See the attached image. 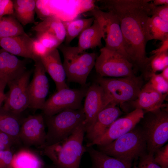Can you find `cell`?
<instances>
[{"label": "cell", "mask_w": 168, "mask_h": 168, "mask_svg": "<svg viewBox=\"0 0 168 168\" xmlns=\"http://www.w3.org/2000/svg\"><path fill=\"white\" fill-rule=\"evenodd\" d=\"M150 0L98 1L104 9L115 15L119 22L124 48L134 68L143 71L148 58L146 47L150 39L147 21L151 16Z\"/></svg>", "instance_id": "obj_1"}, {"label": "cell", "mask_w": 168, "mask_h": 168, "mask_svg": "<svg viewBox=\"0 0 168 168\" xmlns=\"http://www.w3.org/2000/svg\"><path fill=\"white\" fill-rule=\"evenodd\" d=\"M84 122L66 138L41 147L44 155L57 168H79L82 156L86 152L83 144L86 133Z\"/></svg>", "instance_id": "obj_2"}, {"label": "cell", "mask_w": 168, "mask_h": 168, "mask_svg": "<svg viewBox=\"0 0 168 168\" xmlns=\"http://www.w3.org/2000/svg\"><path fill=\"white\" fill-rule=\"evenodd\" d=\"M98 147V150L108 156L131 162L147 153L142 130L136 126L111 143Z\"/></svg>", "instance_id": "obj_3"}, {"label": "cell", "mask_w": 168, "mask_h": 168, "mask_svg": "<svg viewBox=\"0 0 168 168\" xmlns=\"http://www.w3.org/2000/svg\"><path fill=\"white\" fill-rule=\"evenodd\" d=\"M58 48L63 55V64L68 80L85 86L87 77L95 66L96 54L81 51L77 46L61 44Z\"/></svg>", "instance_id": "obj_4"}, {"label": "cell", "mask_w": 168, "mask_h": 168, "mask_svg": "<svg viewBox=\"0 0 168 168\" xmlns=\"http://www.w3.org/2000/svg\"><path fill=\"white\" fill-rule=\"evenodd\" d=\"M44 116L47 128L44 146L54 144L67 138L85 118L83 107L78 110L66 109L53 116Z\"/></svg>", "instance_id": "obj_5"}, {"label": "cell", "mask_w": 168, "mask_h": 168, "mask_svg": "<svg viewBox=\"0 0 168 168\" xmlns=\"http://www.w3.org/2000/svg\"><path fill=\"white\" fill-rule=\"evenodd\" d=\"M96 81L103 89L110 104L116 106L136 100L143 84L142 76L117 78L99 77Z\"/></svg>", "instance_id": "obj_6"}, {"label": "cell", "mask_w": 168, "mask_h": 168, "mask_svg": "<svg viewBox=\"0 0 168 168\" xmlns=\"http://www.w3.org/2000/svg\"><path fill=\"white\" fill-rule=\"evenodd\" d=\"M163 108L146 112L141 120L147 152L153 154L168 140V113Z\"/></svg>", "instance_id": "obj_7"}, {"label": "cell", "mask_w": 168, "mask_h": 168, "mask_svg": "<svg viewBox=\"0 0 168 168\" xmlns=\"http://www.w3.org/2000/svg\"><path fill=\"white\" fill-rule=\"evenodd\" d=\"M95 67L99 77H122L135 76L133 64L126 58L105 47L100 49Z\"/></svg>", "instance_id": "obj_8"}, {"label": "cell", "mask_w": 168, "mask_h": 168, "mask_svg": "<svg viewBox=\"0 0 168 168\" xmlns=\"http://www.w3.org/2000/svg\"><path fill=\"white\" fill-rule=\"evenodd\" d=\"M90 14L100 26L102 38L105 42V47L116 52L128 60L124 48L119 22L116 16L111 12H104L95 7L90 11Z\"/></svg>", "instance_id": "obj_9"}, {"label": "cell", "mask_w": 168, "mask_h": 168, "mask_svg": "<svg viewBox=\"0 0 168 168\" xmlns=\"http://www.w3.org/2000/svg\"><path fill=\"white\" fill-rule=\"evenodd\" d=\"M87 88L84 86L80 89L68 88L57 91L45 101L41 110L43 115L50 116L66 109L81 108Z\"/></svg>", "instance_id": "obj_10"}, {"label": "cell", "mask_w": 168, "mask_h": 168, "mask_svg": "<svg viewBox=\"0 0 168 168\" xmlns=\"http://www.w3.org/2000/svg\"><path fill=\"white\" fill-rule=\"evenodd\" d=\"M32 70H27L21 76L7 84L9 90L5 94L2 108L15 115L21 114L29 108L30 100L28 85Z\"/></svg>", "instance_id": "obj_11"}, {"label": "cell", "mask_w": 168, "mask_h": 168, "mask_svg": "<svg viewBox=\"0 0 168 168\" xmlns=\"http://www.w3.org/2000/svg\"><path fill=\"white\" fill-rule=\"evenodd\" d=\"M144 113L143 110L136 109L124 117L118 118L102 135L88 142L86 147L102 146L111 143L134 128L143 118Z\"/></svg>", "instance_id": "obj_12"}, {"label": "cell", "mask_w": 168, "mask_h": 168, "mask_svg": "<svg viewBox=\"0 0 168 168\" xmlns=\"http://www.w3.org/2000/svg\"><path fill=\"white\" fill-rule=\"evenodd\" d=\"M85 97L83 109L86 133L91 129L98 113L110 103L103 88L97 83L88 87Z\"/></svg>", "instance_id": "obj_13"}, {"label": "cell", "mask_w": 168, "mask_h": 168, "mask_svg": "<svg viewBox=\"0 0 168 168\" xmlns=\"http://www.w3.org/2000/svg\"><path fill=\"white\" fill-rule=\"evenodd\" d=\"M43 115H30L22 121L19 138L26 147L32 146L42 147L45 145L46 133Z\"/></svg>", "instance_id": "obj_14"}, {"label": "cell", "mask_w": 168, "mask_h": 168, "mask_svg": "<svg viewBox=\"0 0 168 168\" xmlns=\"http://www.w3.org/2000/svg\"><path fill=\"white\" fill-rule=\"evenodd\" d=\"M33 77L28 85L30 103L29 108L41 110L49 89V83L40 58L34 61Z\"/></svg>", "instance_id": "obj_15"}, {"label": "cell", "mask_w": 168, "mask_h": 168, "mask_svg": "<svg viewBox=\"0 0 168 168\" xmlns=\"http://www.w3.org/2000/svg\"><path fill=\"white\" fill-rule=\"evenodd\" d=\"M46 72L55 82L57 91L69 88L66 82V74L57 48L49 51L40 58Z\"/></svg>", "instance_id": "obj_16"}, {"label": "cell", "mask_w": 168, "mask_h": 168, "mask_svg": "<svg viewBox=\"0 0 168 168\" xmlns=\"http://www.w3.org/2000/svg\"><path fill=\"white\" fill-rule=\"evenodd\" d=\"M26 62L2 49H0V78L7 84L26 71Z\"/></svg>", "instance_id": "obj_17"}, {"label": "cell", "mask_w": 168, "mask_h": 168, "mask_svg": "<svg viewBox=\"0 0 168 168\" xmlns=\"http://www.w3.org/2000/svg\"><path fill=\"white\" fill-rule=\"evenodd\" d=\"M122 111L116 105L109 104L97 116L86 138L90 142L102 135L111 124L122 114Z\"/></svg>", "instance_id": "obj_18"}, {"label": "cell", "mask_w": 168, "mask_h": 168, "mask_svg": "<svg viewBox=\"0 0 168 168\" xmlns=\"http://www.w3.org/2000/svg\"><path fill=\"white\" fill-rule=\"evenodd\" d=\"M34 39L26 34L8 37H0V46L2 49L15 56L32 59H39L33 54L32 48Z\"/></svg>", "instance_id": "obj_19"}, {"label": "cell", "mask_w": 168, "mask_h": 168, "mask_svg": "<svg viewBox=\"0 0 168 168\" xmlns=\"http://www.w3.org/2000/svg\"><path fill=\"white\" fill-rule=\"evenodd\" d=\"M167 95L157 91L148 82L142 86L137 99L132 101V106L134 109L152 111L164 106L163 103Z\"/></svg>", "instance_id": "obj_20"}, {"label": "cell", "mask_w": 168, "mask_h": 168, "mask_svg": "<svg viewBox=\"0 0 168 168\" xmlns=\"http://www.w3.org/2000/svg\"><path fill=\"white\" fill-rule=\"evenodd\" d=\"M86 147L91 159V168H131V162L108 156L92 146Z\"/></svg>", "instance_id": "obj_21"}, {"label": "cell", "mask_w": 168, "mask_h": 168, "mask_svg": "<svg viewBox=\"0 0 168 168\" xmlns=\"http://www.w3.org/2000/svg\"><path fill=\"white\" fill-rule=\"evenodd\" d=\"M102 32L100 26L95 19L92 24L79 35L78 47L80 50L86 51L102 45Z\"/></svg>", "instance_id": "obj_22"}, {"label": "cell", "mask_w": 168, "mask_h": 168, "mask_svg": "<svg viewBox=\"0 0 168 168\" xmlns=\"http://www.w3.org/2000/svg\"><path fill=\"white\" fill-rule=\"evenodd\" d=\"M37 32H46L56 36L62 43L65 39L66 32L63 20L57 15L46 18L31 28Z\"/></svg>", "instance_id": "obj_23"}, {"label": "cell", "mask_w": 168, "mask_h": 168, "mask_svg": "<svg viewBox=\"0 0 168 168\" xmlns=\"http://www.w3.org/2000/svg\"><path fill=\"white\" fill-rule=\"evenodd\" d=\"M13 15L22 25H26L35 22V0L12 1Z\"/></svg>", "instance_id": "obj_24"}, {"label": "cell", "mask_w": 168, "mask_h": 168, "mask_svg": "<svg viewBox=\"0 0 168 168\" xmlns=\"http://www.w3.org/2000/svg\"><path fill=\"white\" fill-rule=\"evenodd\" d=\"M19 117L5 110L2 107L0 108V130L11 136L17 143L21 142Z\"/></svg>", "instance_id": "obj_25"}, {"label": "cell", "mask_w": 168, "mask_h": 168, "mask_svg": "<svg viewBox=\"0 0 168 168\" xmlns=\"http://www.w3.org/2000/svg\"><path fill=\"white\" fill-rule=\"evenodd\" d=\"M95 18L77 19L69 21H63L66 32L65 44H69L76 37L90 27L93 23Z\"/></svg>", "instance_id": "obj_26"}, {"label": "cell", "mask_w": 168, "mask_h": 168, "mask_svg": "<svg viewBox=\"0 0 168 168\" xmlns=\"http://www.w3.org/2000/svg\"><path fill=\"white\" fill-rule=\"evenodd\" d=\"M147 29L150 40H158L162 42L168 39V22L156 16L148 17Z\"/></svg>", "instance_id": "obj_27"}, {"label": "cell", "mask_w": 168, "mask_h": 168, "mask_svg": "<svg viewBox=\"0 0 168 168\" xmlns=\"http://www.w3.org/2000/svg\"><path fill=\"white\" fill-rule=\"evenodd\" d=\"M22 25L13 15L0 18V37H8L24 35Z\"/></svg>", "instance_id": "obj_28"}, {"label": "cell", "mask_w": 168, "mask_h": 168, "mask_svg": "<svg viewBox=\"0 0 168 168\" xmlns=\"http://www.w3.org/2000/svg\"><path fill=\"white\" fill-rule=\"evenodd\" d=\"M167 67H168V51L153 55L148 58L145 69L142 73L144 77L148 79L152 74L162 71Z\"/></svg>", "instance_id": "obj_29"}, {"label": "cell", "mask_w": 168, "mask_h": 168, "mask_svg": "<svg viewBox=\"0 0 168 168\" xmlns=\"http://www.w3.org/2000/svg\"><path fill=\"white\" fill-rule=\"evenodd\" d=\"M36 39L49 50L57 48L62 44L56 36L49 33H36Z\"/></svg>", "instance_id": "obj_30"}, {"label": "cell", "mask_w": 168, "mask_h": 168, "mask_svg": "<svg viewBox=\"0 0 168 168\" xmlns=\"http://www.w3.org/2000/svg\"><path fill=\"white\" fill-rule=\"evenodd\" d=\"M148 79V82L154 89L162 94H168V81L164 79L160 74H153Z\"/></svg>", "instance_id": "obj_31"}, {"label": "cell", "mask_w": 168, "mask_h": 168, "mask_svg": "<svg viewBox=\"0 0 168 168\" xmlns=\"http://www.w3.org/2000/svg\"><path fill=\"white\" fill-rule=\"evenodd\" d=\"M35 12L42 20L48 17L56 15L50 7L48 2L44 0H35Z\"/></svg>", "instance_id": "obj_32"}, {"label": "cell", "mask_w": 168, "mask_h": 168, "mask_svg": "<svg viewBox=\"0 0 168 168\" xmlns=\"http://www.w3.org/2000/svg\"><path fill=\"white\" fill-rule=\"evenodd\" d=\"M155 161L161 168H168V144L157 150L154 154Z\"/></svg>", "instance_id": "obj_33"}, {"label": "cell", "mask_w": 168, "mask_h": 168, "mask_svg": "<svg viewBox=\"0 0 168 168\" xmlns=\"http://www.w3.org/2000/svg\"><path fill=\"white\" fill-rule=\"evenodd\" d=\"M133 168H161L155 161L154 154L147 152L139 157V161Z\"/></svg>", "instance_id": "obj_34"}, {"label": "cell", "mask_w": 168, "mask_h": 168, "mask_svg": "<svg viewBox=\"0 0 168 168\" xmlns=\"http://www.w3.org/2000/svg\"><path fill=\"white\" fill-rule=\"evenodd\" d=\"M151 3V16H156L165 21L168 22V5L155 6L153 5L152 1Z\"/></svg>", "instance_id": "obj_35"}, {"label": "cell", "mask_w": 168, "mask_h": 168, "mask_svg": "<svg viewBox=\"0 0 168 168\" xmlns=\"http://www.w3.org/2000/svg\"><path fill=\"white\" fill-rule=\"evenodd\" d=\"M49 51L37 39H34L32 51L34 55L38 58L45 55Z\"/></svg>", "instance_id": "obj_36"}, {"label": "cell", "mask_w": 168, "mask_h": 168, "mask_svg": "<svg viewBox=\"0 0 168 168\" xmlns=\"http://www.w3.org/2000/svg\"><path fill=\"white\" fill-rule=\"evenodd\" d=\"M14 13L12 1L1 0L0 2V18L6 15H13Z\"/></svg>", "instance_id": "obj_37"}, {"label": "cell", "mask_w": 168, "mask_h": 168, "mask_svg": "<svg viewBox=\"0 0 168 168\" xmlns=\"http://www.w3.org/2000/svg\"><path fill=\"white\" fill-rule=\"evenodd\" d=\"M13 155L11 150H4L0 160V168H11Z\"/></svg>", "instance_id": "obj_38"}, {"label": "cell", "mask_w": 168, "mask_h": 168, "mask_svg": "<svg viewBox=\"0 0 168 168\" xmlns=\"http://www.w3.org/2000/svg\"><path fill=\"white\" fill-rule=\"evenodd\" d=\"M168 39L162 42V44L160 47L152 52L153 55L159 54L168 51Z\"/></svg>", "instance_id": "obj_39"}, {"label": "cell", "mask_w": 168, "mask_h": 168, "mask_svg": "<svg viewBox=\"0 0 168 168\" xmlns=\"http://www.w3.org/2000/svg\"><path fill=\"white\" fill-rule=\"evenodd\" d=\"M152 2L155 6L168 5V0H152Z\"/></svg>", "instance_id": "obj_40"}, {"label": "cell", "mask_w": 168, "mask_h": 168, "mask_svg": "<svg viewBox=\"0 0 168 168\" xmlns=\"http://www.w3.org/2000/svg\"><path fill=\"white\" fill-rule=\"evenodd\" d=\"M162 71L160 75L164 79L168 81V67L166 68Z\"/></svg>", "instance_id": "obj_41"}, {"label": "cell", "mask_w": 168, "mask_h": 168, "mask_svg": "<svg viewBox=\"0 0 168 168\" xmlns=\"http://www.w3.org/2000/svg\"><path fill=\"white\" fill-rule=\"evenodd\" d=\"M6 97L5 94L4 93V90H0V108L1 105L4 101Z\"/></svg>", "instance_id": "obj_42"}, {"label": "cell", "mask_w": 168, "mask_h": 168, "mask_svg": "<svg viewBox=\"0 0 168 168\" xmlns=\"http://www.w3.org/2000/svg\"><path fill=\"white\" fill-rule=\"evenodd\" d=\"M7 84L0 78V90H4Z\"/></svg>", "instance_id": "obj_43"}, {"label": "cell", "mask_w": 168, "mask_h": 168, "mask_svg": "<svg viewBox=\"0 0 168 168\" xmlns=\"http://www.w3.org/2000/svg\"><path fill=\"white\" fill-rule=\"evenodd\" d=\"M8 149L4 145L0 142V150H5Z\"/></svg>", "instance_id": "obj_44"}, {"label": "cell", "mask_w": 168, "mask_h": 168, "mask_svg": "<svg viewBox=\"0 0 168 168\" xmlns=\"http://www.w3.org/2000/svg\"><path fill=\"white\" fill-rule=\"evenodd\" d=\"M46 168H57L54 165H53L47 167Z\"/></svg>", "instance_id": "obj_45"}, {"label": "cell", "mask_w": 168, "mask_h": 168, "mask_svg": "<svg viewBox=\"0 0 168 168\" xmlns=\"http://www.w3.org/2000/svg\"><path fill=\"white\" fill-rule=\"evenodd\" d=\"M4 150H0V160L2 156Z\"/></svg>", "instance_id": "obj_46"}]
</instances>
